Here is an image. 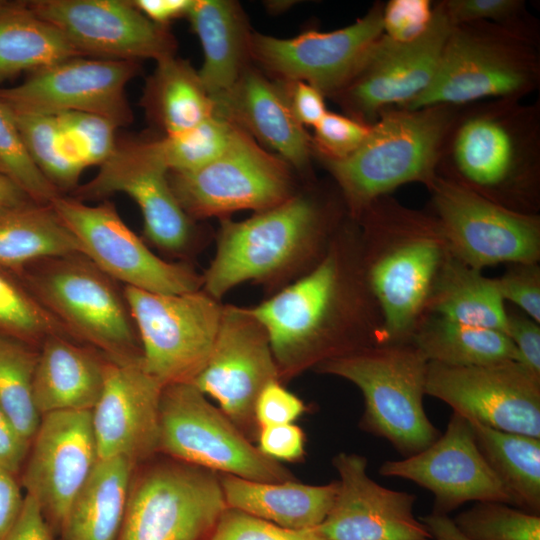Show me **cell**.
<instances>
[{
	"instance_id": "1",
	"label": "cell",
	"mask_w": 540,
	"mask_h": 540,
	"mask_svg": "<svg viewBox=\"0 0 540 540\" xmlns=\"http://www.w3.org/2000/svg\"><path fill=\"white\" fill-rule=\"evenodd\" d=\"M354 253L333 245L309 273L249 308L267 332L280 378L381 343V315L363 254Z\"/></svg>"
},
{
	"instance_id": "2",
	"label": "cell",
	"mask_w": 540,
	"mask_h": 540,
	"mask_svg": "<svg viewBox=\"0 0 540 540\" xmlns=\"http://www.w3.org/2000/svg\"><path fill=\"white\" fill-rule=\"evenodd\" d=\"M436 174L504 207L535 214L540 103L490 99L458 106Z\"/></svg>"
},
{
	"instance_id": "3",
	"label": "cell",
	"mask_w": 540,
	"mask_h": 540,
	"mask_svg": "<svg viewBox=\"0 0 540 540\" xmlns=\"http://www.w3.org/2000/svg\"><path fill=\"white\" fill-rule=\"evenodd\" d=\"M356 218L364 225L365 275L381 315V344L411 342L448 254L440 225L388 195Z\"/></svg>"
},
{
	"instance_id": "4",
	"label": "cell",
	"mask_w": 540,
	"mask_h": 540,
	"mask_svg": "<svg viewBox=\"0 0 540 540\" xmlns=\"http://www.w3.org/2000/svg\"><path fill=\"white\" fill-rule=\"evenodd\" d=\"M15 275L71 339L112 362L142 359L124 286L85 254L41 258Z\"/></svg>"
},
{
	"instance_id": "5",
	"label": "cell",
	"mask_w": 540,
	"mask_h": 540,
	"mask_svg": "<svg viewBox=\"0 0 540 540\" xmlns=\"http://www.w3.org/2000/svg\"><path fill=\"white\" fill-rule=\"evenodd\" d=\"M457 108L434 105L385 109L352 155L339 161L323 160L354 217L403 184L420 182L427 186L434 179Z\"/></svg>"
},
{
	"instance_id": "6",
	"label": "cell",
	"mask_w": 540,
	"mask_h": 540,
	"mask_svg": "<svg viewBox=\"0 0 540 540\" xmlns=\"http://www.w3.org/2000/svg\"><path fill=\"white\" fill-rule=\"evenodd\" d=\"M540 85L539 40L493 23L451 27L435 76L405 109L517 99Z\"/></svg>"
},
{
	"instance_id": "7",
	"label": "cell",
	"mask_w": 540,
	"mask_h": 540,
	"mask_svg": "<svg viewBox=\"0 0 540 540\" xmlns=\"http://www.w3.org/2000/svg\"><path fill=\"white\" fill-rule=\"evenodd\" d=\"M428 363L407 342L361 347L315 367L360 389L365 402L360 427L387 440L405 458L426 449L441 435L423 405Z\"/></svg>"
},
{
	"instance_id": "8",
	"label": "cell",
	"mask_w": 540,
	"mask_h": 540,
	"mask_svg": "<svg viewBox=\"0 0 540 540\" xmlns=\"http://www.w3.org/2000/svg\"><path fill=\"white\" fill-rule=\"evenodd\" d=\"M324 224L321 208L304 197H290L243 221H223L215 257L202 276L203 291L219 300L243 282L290 268L310 253Z\"/></svg>"
},
{
	"instance_id": "9",
	"label": "cell",
	"mask_w": 540,
	"mask_h": 540,
	"mask_svg": "<svg viewBox=\"0 0 540 540\" xmlns=\"http://www.w3.org/2000/svg\"><path fill=\"white\" fill-rule=\"evenodd\" d=\"M155 456L134 469L117 540H205L227 508L218 473Z\"/></svg>"
},
{
	"instance_id": "10",
	"label": "cell",
	"mask_w": 540,
	"mask_h": 540,
	"mask_svg": "<svg viewBox=\"0 0 540 540\" xmlns=\"http://www.w3.org/2000/svg\"><path fill=\"white\" fill-rule=\"evenodd\" d=\"M205 396L193 383L163 387L158 454L251 481L293 480L288 469L265 456Z\"/></svg>"
},
{
	"instance_id": "11",
	"label": "cell",
	"mask_w": 540,
	"mask_h": 540,
	"mask_svg": "<svg viewBox=\"0 0 540 540\" xmlns=\"http://www.w3.org/2000/svg\"><path fill=\"white\" fill-rule=\"evenodd\" d=\"M144 368L163 386L192 383L206 365L223 306L206 292L158 294L124 286Z\"/></svg>"
},
{
	"instance_id": "12",
	"label": "cell",
	"mask_w": 540,
	"mask_h": 540,
	"mask_svg": "<svg viewBox=\"0 0 540 540\" xmlns=\"http://www.w3.org/2000/svg\"><path fill=\"white\" fill-rule=\"evenodd\" d=\"M427 188L433 216L452 257L479 271L499 263L531 264L539 259L536 214L504 207L439 175Z\"/></svg>"
},
{
	"instance_id": "13",
	"label": "cell",
	"mask_w": 540,
	"mask_h": 540,
	"mask_svg": "<svg viewBox=\"0 0 540 540\" xmlns=\"http://www.w3.org/2000/svg\"><path fill=\"white\" fill-rule=\"evenodd\" d=\"M50 204L78 239L82 253L123 286L158 294H182L202 287V277L188 265L154 254L108 199L88 205L62 194Z\"/></svg>"
},
{
	"instance_id": "14",
	"label": "cell",
	"mask_w": 540,
	"mask_h": 540,
	"mask_svg": "<svg viewBox=\"0 0 540 540\" xmlns=\"http://www.w3.org/2000/svg\"><path fill=\"white\" fill-rule=\"evenodd\" d=\"M172 191L189 218H205L242 209L266 210L289 199L285 162L262 149L237 127L217 159L197 170L168 172Z\"/></svg>"
},
{
	"instance_id": "15",
	"label": "cell",
	"mask_w": 540,
	"mask_h": 540,
	"mask_svg": "<svg viewBox=\"0 0 540 540\" xmlns=\"http://www.w3.org/2000/svg\"><path fill=\"white\" fill-rule=\"evenodd\" d=\"M451 27L442 2H435L433 19L421 37L399 43L382 34L331 97L348 116L370 125L381 111L406 107L432 82Z\"/></svg>"
},
{
	"instance_id": "16",
	"label": "cell",
	"mask_w": 540,
	"mask_h": 540,
	"mask_svg": "<svg viewBox=\"0 0 540 540\" xmlns=\"http://www.w3.org/2000/svg\"><path fill=\"white\" fill-rule=\"evenodd\" d=\"M139 69V61L72 57L29 73L17 86L0 88V101L25 113H92L123 127L133 120L126 86Z\"/></svg>"
},
{
	"instance_id": "17",
	"label": "cell",
	"mask_w": 540,
	"mask_h": 540,
	"mask_svg": "<svg viewBox=\"0 0 540 540\" xmlns=\"http://www.w3.org/2000/svg\"><path fill=\"white\" fill-rule=\"evenodd\" d=\"M272 381L280 373L265 328L249 308L223 306L211 354L192 383L252 441L259 431L255 404Z\"/></svg>"
},
{
	"instance_id": "18",
	"label": "cell",
	"mask_w": 540,
	"mask_h": 540,
	"mask_svg": "<svg viewBox=\"0 0 540 540\" xmlns=\"http://www.w3.org/2000/svg\"><path fill=\"white\" fill-rule=\"evenodd\" d=\"M425 393L467 420L540 438V378L517 361L480 366L429 362Z\"/></svg>"
},
{
	"instance_id": "19",
	"label": "cell",
	"mask_w": 540,
	"mask_h": 540,
	"mask_svg": "<svg viewBox=\"0 0 540 540\" xmlns=\"http://www.w3.org/2000/svg\"><path fill=\"white\" fill-rule=\"evenodd\" d=\"M168 172L150 139L117 140L97 174L71 196L86 203L107 200L115 193L128 195L140 208L146 238L165 252L181 253L190 242L192 227L172 191Z\"/></svg>"
},
{
	"instance_id": "20",
	"label": "cell",
	"mask_w": 540,
	"mask_h": 540,
	"mask_svg": "<svg viewBox=\"0 0 540 540\" xmlns=\"http://www.w3.org/2000/svg\"><path fill=\"white\" fill-rule=\"evenodd\" d=\"M98 460L91 410L41 416L19 481L39 505L54 536Z\"/></svg>"
},
{
	"instance_id": "21",
	"label": "cell",
	"mask_w": 540,
	"mask_h": 540,
	"mask_svg": "<svg viewBox=\"0 0 540 540\" xmlns=\"http://www.w3.org/2000/svg\"><path fill=\"white\" fill-rule=\"evenodd\" d=\"M28 7L57 28L85 57L157 61L174 55L166 27L127 0H33Z\"/></svg>"
},
{
	"instance_id": "22",
	"label": "cell",
	"mask_w": 540,
	"mask_h": 540,
	"mask_svg": "<svg viewBox=\"0 0 540 540\" xmlns=\"http://www.w3.org/2000/svg\"><path fill=\"white\" fill-rule=\"evenodd\" d=\"M385 477L410 480L434 495L433 513L448 515L467 502L512 499L479 451L470 422L453 412L446 430L429 447L382 463Z\"/></svg>"
},
{
	"instance_id": "23",
	"label": "cell",
	"mask_w": 540,
	"mask_h": 540,
	"mask_svg": "<svg viewBox=\"0 0 540 540\" xmlns=\"http://www.w3.org/2000/svg\"><path fill=\"white\" fill-rule=\"evenodd\" d=\"M383 3L376 2L353 24L330 32L306 31L280 39L255 35L251 49L270 71L303 81L332 96L353 75L370 46L383 34Z\"/></svg>"
},
{
	"instance_id": "24",
	"label": "cell",
	"mask_w": 540,
	"mask_h": 540,
	"mask_svg": "<svg viewBox=\"0 0 540 540\" xmlns=\"http://www.w3.org/2000/svg\"><path fill=\"white\" fill-rule=\"evenodd\" d=\"M332 464L339 475L338 491L318 526L328 540H432L413 514L415 494L375 482L360 454L338 453Z\"/></svg>"
},
{
	"instance_id": "25",
	"label": "cell",
	"mask_w": 540,
	"mask_h": 540,
	"mask_svg": "<svg viewBox=\"0 0 540 540\" xmlns=\"http://www.w3.org/2000/svg\"><path fill=\"white\" fill-rule=\"evenodd\" d=\"M163 387L142 359L108 360L101 395L91 410L99 459L124 457L139 465L158 454Z\"/></svg>"
},
{
	"instance_id": "26",
	"label": "cell",
	"mask_w": 540,
	"mask_h": 540,
	"mask_svg": "<svg viewBox=\"0 0 540 540\" xmlns=\"http://www.w3.org/2000/svg\"><path fill=\"white\" fill-rule=\"evenodd\" d=\"M214 114L251 133L284 161L302 167L310 155V137L295 119L287 98L255 72H243L227 91L211 97Z\"/></svg>"
},
{
	"instance_id": "27",
	"label": "cell",
	"mask_w": 540,
	"mask_h": 540,
	"mask_svg": "<svg viewBox=\"0 0 540 540\" xmlns=\"http://www.w3.org/2000/svg\"><path fill=\"white\" fill-rule=\"evenodd\" d=\"M107 362L91 346L64 335L49 336L39 348L33 379L39 414L92 410L102 392Z\"/></svg>"
},
{
	"instance_id": "28",
	"label": "cell",
	"mask_w": 540,
	"mask_h": 540,
	"mask_svg": "<svg viewBox=\"0 0 540 540\" xmlns=\"http://www.w3.org/2000/svg\"><path fill=\"white\" fill-rule=\"evenodd\" d=\"M218 475L227 508L293 530L318 527L331 510L338 491V480L309 485L295 479L269 483Z\"/></svg>"
},
{
	"instance_id": "29",
	"label": "cell",
	"mask_w": 540,
	"mask_h": 540,
	"mask_svg": "<svg viewBox=\"0 0 540 540\" xmlns=\"http://www.w3.org/2000/svg\"><path fill=\"white\" fill-rule=\"evenodd\" d=\"M136 466L124 457L99 459L65 515L59 540H117Z\"/></svg>"
},
{
	"instance_id": "30",
	"label": "cell",
	"mask_w": 540,
	"mask_h": 540,
	"mask_svg": "<svg viewBox=\"0 0 540 540\" xmlns=\"http://www.w3.org/2000/svg\"><path fill=\"white\" fill-rule=\"evenodd\" d=\"M200 39L204 62L198 76L210 97L230 89L241 76L246 30L237 5L224 0H192L187 11Z\"/></svg>"
},
{
	"instance_id": "31",
	"label": "cell",
	"mask_w": 540,
	"mask_h": 540,
	"mask_svg": "<svg viewBox=\"0 0 540 540\" xmlns=\"http://www.w3.org/2000/svg\"><path fill=\"white\" fill-rule=\"evenodd\" d=\"M75 252L82 253L78 239L50 203L0 208V268L17 274L35 260Z\"/></svg>"
},
{
	"instance_id": "32",
	"label": "cell",
	"mask_w": 540,
	"mask_h": 540,
	"mask_svg": "<svg viewBox=\"0 0 540 540\" xmlns=\"http://www.w3.org/2000/svg\"><path fill=\"white\" fill-rule=\"evenodd\" d=\"M79 56L83 55L26 2L0 5V82Z\"/></svg>"
},
{
	"instance_id": "33",
	"label": "cell",
	"mask_w": 540,
	"mask_h": 540,
	"mask_svg": "<svg viewBox=\"0 0 540 540\" xmlns=\"http://www.w3.org/2000/svg\"><path fill=\"white\" fill-rule=\"evenodd\" d=\"M427 309L439 317L499 330L507 334L508 313L495 279L447 254L433 286Z\"/></svg>"
},
{
	"instance_id": "34",
	"label": "cell",
	"mask_w": 540,
	"mask_h": 540,
	"mask_svg": "<svg viewBox=\"0 0 540 540\" xmlns=\"http://www.w3.org/2000/svg\"><path fill=\"white\" fill-rule=\"evenodd\" d=\"M142 105L166 135L188 130L214 115V105L187 61L174 55L157 61Z\"/></svg>"
},
{
	"instance_id": "35",
	"label": "cell",
	"mask_w": 540,
	"mask_h": 540,
	"mask_svg": "<svg viewBox=\"0 0 540 540\" xmlns=\"http://www.w3.org/2000/svg\"><path fill=\"white\" fill-rule=\"evenodd\" d=\"M468 421L479 451L511 496L512 505L539 515L540 438Z\"/></svg>"
},
{
	"instance_id": "36",
	"label": "cell",
	"mask_w": 540,
	"mask_h": 540,
	"mask_svg": "<svg viewBox=\"0 0 540 540\" xmlns=\"http://www.w3.org/2000/svg\"><path fill=\"white\" fill-rule=\"evenodd\" d=\"M411 342L429 362L444 365L480 366L517 361L516 348L504 332L439 316L422 320Z\"/></svg>"
},
{
	"instance_id": "37",
	"label": "cell",
	"mask_w": 540,
	"mask_h": 540,
	"mask_svg": "<svg viewBox=\"0 0 540 540\" xmlns=\"http://www.w3.org/2000/svg\"><path fill=\"white\" fill-rule=\"evenodd\" d=\"M9 110L31 159L41 173L61 194L73 192L87 167L62 130L56 115Z\"/></svg>"
},
{
	"instance_id": "38",
	"label": "cell",
	"mask_w": 540,
	"mask_h": 540,
	"mask_svg": "<svg viewBox=\"0 0 540 540\" xmlns=\"http://www.w3.org/2000/svg\"><path fill=\"white\" fill-rule=\"evenodd\" d=\"M38 355L39 348L0 336V407L29 443L41 420L33 400Z\"/></svg>"
},
{
	"instance_id": "39",
	"label": "cell",
	"mask_w": 540,
	"mask_h": 540,
	"mask_svg": "<svg viewBox=\"0 0 540 540\" xmlns=\"http://www.w3.org/2000/svg\"><path fill=\"white\" fill-rule=\"evenodd\" d=\"M236 131V126L214 114L188 130L150 141L169 172H188L204 167L222 155Z\"/></svg>"
},
{
	"instance_id": "40",
	"label": "cell",
	"mask_w": 540,
	"mask_h": 540,
	"mask_svg": "<svg viewBox=\"0 0 540 540\" xmlns=\"http://www.w3.org/2000/svg\"><path fill=\"white\" fill-rule=\"evenodd\" d=\"M52 335L69 337L14 273L0 268V336L40 348Z\"/></svg>"
},
{
	"instance_id": "41",
	"label": "cell",
	"mask_w": 540,
	"mask_h": 540,
	"mask_svg": "<svg viewBox=\"0 0 540 540\" xmlns=\"http://www.w3.org/2000/svg\"><path fill=\"white\" fill-rule=\"evenodd\" d=\"M471 540H540V517L495 501H479L452 519Z\"/></svg>"
},
{
	"instance_id": "42",
	"label": "cell",
	"mask_w": 540,
	"mask_h": 540,
	"mask_svg": "<svg viewBox=\"0 0 540 540\" xmlns=\"http://www.w3.org/2000/svg\"><path fill=\"white\" fill-rule=\"evenodd\" d=\"M0 164L34 202L49 204L62 195L31 159L10 110L1 101Z\"/></svg>"
},
{
	"instance_id": "43",
	"label": "cell",
	"mask_w": 540,
	"mask_h": 540,
	"mask_svg": "<svg viewBox=\"0 0 540 540\" xmlns=\"http://www.w3.org/2000/svg\"><path fill=\"white\" fill-rule=\"evenodd\" d=\"M452 26L484 21L539 40V25L522 0H442Z\"/></svg>"
},
{
	"instance_id": "44",
	"label": "cell",
	"mask_w": 540,
	"mask_h": 540,
	"mask_svg": "<svg viewBox=\"0 0 540 540\" xmlns=\"http://www.w3.org/2000/svg\"><path fill=\"white\" fill-rule=\"evenodd\" d=\"M56 117L86 167L100 166L114 151L118 127L109 119L86 112H63Z\"/></svg>"
},
{
	"instance_id": "45",
	"label": "cell",
	"mask_w": 540,
	"mask_h": 540,
	"mask_svg": "<svg viewBox=\"0 0 540 540\" xmlns=\"http://www.w3.org/2000/svg\"><path fill=\"white\" fill-rule=\"evenodd\" d=\"M205 540H328L318 527L293 530L226 508Z\"/></svg>"
},
{
	"instance_id": "46",
	"label": "cell",
	"mask_w": 540,
	"mask_h": 540,
	"mask_svg": "<svg viewBox=\"0 0 540 540\" xmlns=\"http://www.w3.org/2000/svg\"><path fill=\"white\" fill-rule=\"evenodd\" d=\"M311 141L323 160L339 161L352 155L368 137L371 125L327 111L313 127Z\"/></svg>"
},
{
	"instance_id": "47",
	"label": "cell",
	"mask_w": 540,
	"mask_h": 540,
	"mask_svg": "<svg viewBox=\"0 0 540 540\" xmlns=\"http://www.w3.org/2000/svg\"><path fill=\"white\" fill-rule=\"evenodd\" d=\"M433 14L429 0H390L383 3V34L399 43L414 41L427 31Z\"/></svg>"
},
{
	"instance_id": "48",
	"label": "cell",
	"mask_w": 540,
	"mask_h": 540,
	"mask_svg": "<svg viewBox=\"0 0 540 540\" xmlns=\"http://www.w3.org/2000/svg\"><path fill=\"white\" fill-rule=\"evenodd\" d=\"M495 282L503 300L520 307L530 318L540 322V271L536 263L514 264Z\"/></svg>"
},
{
	"instance_id": "49",
	"label": "cell",
	"mask_w": 540,
	"mask_h": 540,
	"mask_svg": "<svg viewBox=\"0 0 540 540\" xmlns=\"http://www.w3.org/2000/svg\"><path fill=\"white\" fill-rule=\"evenodd\" d=\"M305 411L304 403L284 388L280 381L268 383L255 404V419L259 428L293 423Z\"/></svg>"
},
{
	"instance_id": "50",
	"label": "cell",
	"mask_w": 540,
	"mask_h": 540,
	"mask_svg": "<svg viewBox=\"0 0 540 540\" xmlns=\"http://www.w3.org/2000/svg\"><path fill=\"white\" fill-rule=\"evenodd\" d=\"M258 449L273 460L295 462L305 454V436L293 423L259 428Z\"/></svg>"
},
{
	"instance_id": "51",
	"label": "cell",
	"mask_w": 540,
	"mask_h": 540,
	"mask_svg": "<svg viewBox=\"0 0 540 540\" xmlns=\"http://www.w3.org/2000/svg\"><path fill=\"white\" fill-rule=\"evenodd\" d=\"M507 335L517 351V362L540 378V328L532 319L508 314Z\"/></svg>"
},
{
	"instance_id": "52",
	"label": "cell",
	"mask_w": 540,
	"mask_h": 540,
	"mask_svg": "<svg viewBox=\"0 0 540 540\" xmlns=\"http://www.w3.org/2000/svg\"><path fill=\"white\" fill-rule=\"evenodd\" d=\"M292 84L287 100L293 116L302 126L314 127L327 113L324 94L303 81H293Z\"/></svg>"
},
{
	"instance_id": "53",
	"label": "cell",
	"mask_w": 540,
	"mask_h": 540,
	"mask_svg": "<svg viewBox=\"0 0 540 540\" xmlns=\"http://www.w3.org/2000/svg\"><path fill=\"white\" fill-rule=\"evenodd\" d=\"M29 447L0 407V469L19 477Z\"/></svg>"
},
{
	"instance_id": "54",
	"label": "cell",
	"mask_w": 540,
	"mask_h": 540,
	"mask_svg": "<svg viewBox=\"0 0 540 540\" xmlns=\"http://www.w3.org/2000/svg\"><path fill=\"white\" fill-rule=\"evenodd\" d=\"M54 537L37 502L25 494L20 515L3 540H53Z\"/></svg>"
},
{
	"instance_id": "55",
	"label": "cell",
	"mask_w": 540,
	"mask_h": 540,
	"mask_svg": "<svg viewBox=\"0 0 540 540\" xmlns=\"http://www.w3.org/2000/svg\"><path fill=\"white\" fill-rule=\"evenodd\" d=\"M19 477L0 469V540H3L15 524L23 507Z\"/></svg>"
},
{
	"instance_id": "56",
	"label": "cell",
	"mask_w": 540,
	"mask_h": 540,
	"mask_svg": "<svg viewBox=\"0 0 540 540\" xmlns=\"http://www.w3.org/2000/svg\"><path fill=\"white\" fill-rule=\"evenodd\" d=\"M192 0H133V5L151 22L166 27L169 22L186 16Z\"/></svg>"
},
{
	"instance_id": "57",
	"label": "cell",
	"mask_w": 540,
	"mask_h": 540,
	"mask_svg": "<svg viewBox=\"0 0 540 540\" xmlns=\"http://www.w3.org/2000/svg\"><path fill=\"white\" fill-rule=\"evenodd\" d=\"M419 519L428 529L432 540H471L460 532L448 515L431 512Z\"/></svg>"
},
{
	"instance_id": "58",
	"label": "cell",
	"mask_w": 540,
	"mask_h": 540,
	"mask_svg": "<svg viewBox=\"0 0 540 540\" xmlns=\"http://www.w3.org/2000/svg\"><path fill=\"white\" fill-rule=\"evenodd\" d=\"M33 201L10 177L0 173V208Z\"/></svg>"
},
{
	"instance_id": "59",
	"label": "cell",
	"mask_w": 540,
	"mask_h": 540,
	"mask_svg": "<svg viewBox=\"0 0 540 540\" xmlns=\"http://www.w3.org/2000/svg\"><path fill=\"white\" fill-rule=\"evenodd\" d=\"M0 173L5 174L4 168L1 166V164H0ZM5 175H6V174H5Z\"/></svg>"
},
{
	"instance_id": "60",
	"label": "cell",
	"mask_w": 540,
	"mask_h": 540,
	"mask_svg": "<svg viewBox=\"0 0 540 540\" xmlns=\"http://www.w3.org/2000/svg\"><path fill=\"white\" fill-rule=\"evenodd\" d=\"M3 3V1L0 0V5Z\"/></svg>"
}]
</instances>
